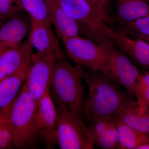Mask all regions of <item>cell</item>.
<instances>
[{"instance_id":"obj_1","label":"cell","mask_w":149,"mask_h":149,"mask_svg":"<svg viewBox=\"0 0 149 149\" xmlns=\"http://www.w3.org/2000/svg\"><path fill=\"white\" fill-rule=\"evenodd\" d=\"M82 77L88 85L86 119L88 121L114 116L133 95L100 72L83 70Z\"/></svg>"},{"instance_id":"obj_2","label":"cell","mask_w":149,"mask_h":149,"mask_svg":"<svg viewBox=\"0 0 149 149\" xmlns=\"http://www.w3.org/2000/svg\"><path fill=\"white\" fill-rule=\"evenodd\" d=\"M81 70L79 65L70 64L64 55L59 56L55 64L50 91L56 104L63 105L85 120L88 93L82 83Z\"/></svg>"},{"instance_id":"obj_3","label":"cell","mask_w":149,"mask_h":149,"mask_svg":"<svg viewBox=\"0 0 149 149\" xmlns=\"http://www.w3.org/2000/svg\"><path fill=\"white\" fill-rule=\"evenodd\" d=\"M37 108V104L24 83L8 112L15 148H30L37 144L39 140L36 123Z\"/></svg>"},{"instance_id":"obj_4","label":"cell","mask_w":149,"mask_h":149,"mask_svg":"<svg viewBox=\"0 0 149 149\" xmlns=\"http://www.w3.org/2000/svg\"><path fill=\"white\" fill-rule=\"evenodd\" d=\"M101 47L105 58V75L132 94L141 71L109 37L100 32L88 37Z\"/></svg>"},{"instance_id":"obj_5","label":"cell","mask_w":149,"mask_h":149,"mask_svg":"<svg viewBox=\"0 0 149 149\" xmlns=\"http://www.w3.org/2000/svg\"><path fill=\"white\" fill-rule=\"evenodd\" d=\"M56 105V145L61 149H95L92 134L85 120L63 105Z\"/></svg>"},{"instance_id":"obj_6","label":"cell","mask_w":149,"mask_h":149,"mask_svg":"<svg viewBox=\"0 0 149 149\" xmlns=\"http://www.w3.org/2000/svg\"><path fill=\"white\" fill-rule=\"evenodd\" d=\"M61 40L70 56L76 64L105 75L104 54L98 44L79 36Z\"/></svg>"},{"instance_id":"obj_7","label":"cell","mask_w":149,"mask_h":149,"mask_svg":"<svg viewBox=\"0 0 149 149\" xmlns=\"http://www.w3.org/2000/svg\"><path fill=\"white\" fill-rule=\"evenodd\" d=\"M63 55L64 54L61 48L52 50L30 67L25 84L37 104L50 90L56 61Z\"/></svg>"},{"instance_id":"obj_8","label":"cell","mask_w":149,"mask_h":149,"mask_svg":"<svg viewBox=\"0 0 149 149\" xmlns=\"http://www.w3.org/2000/svg\"><path fill=\"white\" fill-rule=\"evenodd\" d=\"M57 118L56 108L49 91L38 102L36 113L38 139L45 143L47 148H52L56 145Z\"/></svg>"},{"instance_id":"obj_9","label":"cell","mask_w":149,"mask_h":149,"mask_svg":"<svg viewBox=\"0 0 149 149\" xmlns=\"http://www.w3.org/2000/svg\"><path fill=\"white\" fill-rule=\"evenodd\" d=\"M104 34L109 37L130 60L149 69V43L140 39L133 40L117 29L106 24Z\"/></svg>"},{"instance_id":"obj_10","label":"cell","mask_w":149,"mask_h":149,"mask_svg":"<svg viewBox=\"0 0 149 149\" xmlns=\"http://www.w3.org/2000/svg\"><path fill=\"white\" fill-rule=\"evenodd\" d=\"M65 11L76 21L80 33L85 35L92 31L104 33L106 22L93 10L86 0H60Z\"/></svg>"},{"instance_id":"obj_11","label":"cell","mask_w":149,"mask_h":149,"mask_svg":"<svg viewBox=\"0 0 149 149\" xmlns=\"http://www.w3.org/2000/svg\"><path fill=\"white\" fill-rule=\"evenodd\" d=\"M29 35L31 61L33 63L41 59L48 52L60 48L50 23L31 19Z\"/></svg>"},{"instance_id":"obj_12","label":"cell","mask_w":149,"mask_h":149,"mask_svg":"<svg viewBox=\"0 0 149 149\" xmlns=\"http://www.w3.org/2000/svg\"><path fill=\"white\" fill-rule=\"evenodd\" d=\"M95 148L102 149H119L117 125L114 116L88 121Z\"/></svg>"},{"instance_id":"obj_13","label":"cell","mask_w":149,"mask_h":149,"mask_svg":"<svg viewBox=\"0 0 149 149\" xmlns=\"http://www.w3.org/2000/svg\"><path fill=\"white\" fill-rule=\"evenodd\" d=\"M0 27V49L7 51L23 43L29 32V24L24 14L10 19Z\"/></svg>"},{"instance_id":"obj_14","label":"cell","mask_w":149,"mask_h":149,"mask_svg":"<svg viewBox=\"0 0 149 149\" xmlns=\"http://www.w3.org/2000/svg\"><path fill=\"white\" fill-rule=\"evenodd\" d=\"M47 8L49 19L61 39L79 36L78 24L62 6L60 0H44Z\"/></svg>"},{"instance_id":"obj_15","label":"cell","mask_w":149,"mask_h":149,"mask_svg":"<svg viewBox=\"0 0 149 149\" xmlns=\"http://www.w3.org/2000/svg\"><path fill=\"white\" fill-rule=\"evenodd\" d=\"M31 61L29 35L18 47L6 51L0 56V80L30 64Z\"/></svg>"},{"instance_id":"obj_16","label":"cell","mask_w":149,"mask_h":149,"mask_svg":"<svg viewBox=\"0 0 149 149\" xmlns=\"http://www.w3.org/2000/svg\"><path fill=\"white\" fill-rule=\"evenodd\" d=\"M114 116L133 129L149 135V108L144 111L141 110L134 96Z\"/></svg>"},{"instance_id":"obj_17","label":"cell","mask_w":149,"mask_h":149,"mask_svg":"<svg viewBox=\"0 0 149 149\" xmlns=\"http://www.w3.org/2000/svg\"><path fill=\"white\" fill-rule=\"evenodd\" d=\"M27 65L17 72L0 80V112L8 109L17 97L30 69Z\"/></svg>"},{"instance_id":"obj_18","label":"cell","mask_w":149,"mask_h":149,"mask_svg":"<svg viewBox=\"0 0 149 149\" xmlns=\"http://www.w3.org/2000/svg\"><path fill=\"white\" fill-rule=\"evenodd\" d=\"M118 18L129 23L149 15V4L145 0H115Z\"/></svg>"},{"instance_id":"obj_19","label":"cell","mask_w":149,"mask_h":149,"mask_svg":"<svg viewBox=\"0 0 149 149\" xmlns=\"http://www.w3.org/2000/svg\"><path fill=\"white\" fill-rule=\"evenodd\" d=\"M117 125L120 149H137L149 143V135L131 128L114 116Z\"/></svg>"},{"instance_id":"obj_20","label":"cell","mask_w":149,"mask_h":149,"mask_svg":"<svg viewBox=\"0 0 149 149\" xmlns=\"http://www.w3.org/2000/svg\"><path fill=\"white\" fill-rule=\"evenodd\" d=\"M132 94L137 99L141 110L144 111L149 108V70L141 72Z\"/></svg>"},{"instance_id":"obj_21","label":"cell","mask_w":149,"mask_h":149,"mask_svg":"<svg viewBox=\"0 0 149 149\" xmlns=\"http://www.w3.org/2000/svg\"><path fill=\"white\" fill-rule=\"evenodd\" d=\"M22 5L31 19L50 23L47 6L44 0H20Z\"/></svg>"},{"instance_id":"obj_22","label":"cell","mask_w":149,"mask_h":149,"mask_svg":"<svg viewBox=\"0 0 149 149\" xmlns=\"http://www.w3.org/2000/svg\"><path fill=\"white\" fill-rule=\"evenodd\" d=\"M120 29L128 36L144 40L149 37V20L146 17L137 19Z\"/></svg>"},{"instance_id":"obj_23","label":"cell","mask_w":149,"mask_h":149,"mask_svg":"<svg viewBox=\"0 0 149 149\" xmlns=\"http://www.w3.org/2000/svg\"><path fill=\"white\" fill-rule=\"evenodd\" d=\"M26 12L20 0H0V26L10 19Z\"/></svg>"},{"instance_id":"obj_24","label":"cell","mask_w":149,"mask_h":149,"mask_svg":"<svg viewBox=\"0 0 149 149\" xmlns=\"http://www.w3.org/2000/svg\"><path fill=\"white\" fill-rule=\"evenodd\" d=\"M13 136L7 119L0 127V149H12Z\"/></svg>"},{"instance_id":"obj_25","label":"cell","mask_w":149,"mask_h":149,"mask_svg":"<svg viewBox=\"0 0 149 149\" xmlns=\"http://www.w3.org/2000/svg\"><path fill=\"white\" fill-rule=\"evenodd\" d=\"M91 6L93 10L105 22L109 24L111 21V18L106 13L104 9L96 0H86Z\"/></svg>"},{"instance_id":"obj_26","label":"cell","mask_w":149,"mask_h":149,"mask_svg":"<svg viewBox=\"0 0 149 149\" xmlns=\"http://www.w3.org/2000/svg\"><path fill=\"white\" fill-rule=\"evenodd\" d=\"M100 5L105 11L111 17V0H96Z\"/></svg>"},{"instance_id":"obj_27","label":"cell","mask_w":149,"mask_h":149,"mask_svg":"<svg viewBox=\"0 0 149 149\" xmlns=\"http://www.w3.org/2000/svg\"><path fill=\"white\" fill-rule=\"evenodd\" d=\"M9 108L5 111L0 112V127L7 119L8 112Z\"/></svg>"},{"instance_id":"obj_28","label":"cell","mask_w":149,"mask_h":149,"mask_svg":"<svg viewBox=\"0 0 149 149\" xmlns=\"http://www.w3.org/2000/svg\"><path fill=\"white\" fill-rule=\"evenodd\" d=\"M137 149H149V143H147L141 145Z\"/></svg>"},{"instance_id":"obj_29","label":"cell","mask_w":149,"mask_h":149,"mask_svg":"<svg viewBox=\"0 0 149 149\" xmlns=\"http://www.w3.org/2000/svg\"><path fill=\"white\" fill-rule=\"evenodd\" d=\"M6 52V51L3 50L1 49H0V56L1 55L3 54Z\"/></svg>"},{"instance_id":"obj_30","label":"cell","mask_w":149,"mask_h":149,"mask_svg":"<svg viewBox=\"0 0 149 149\" xmlns=\"http://www.w3.org/2000/svg\"><path fill=\"white\" fill-rule=\"evenodd\" d=\"M143 40L146 41V42H148V43H149V37L146 38V39H144Z\"/></svg>"},{"instance_id":"obj_31","label":"cell","mask_w":149,"mask_h":149,"mask_svg":"<svg viewBox=\"0 0 149 149\" xmlns=\"http://www.w3.org/2000/svg\"><path fill=\"white\" fill-rule=\"evenodd\" d=\"M145 1H146L147 2H148V3H149V1H148V0H145Z\"/></svg>"},{"instance_id":"obj_32","label":"cell","mask_w":149,"mask_h":149,"mask_svg":"<svg viewBox=\"0 0 149 149\" xmlns=\"http://www.w3.org/2000/svg\"><path fill=\"white\" fill-rule=\"evenodd\" d=\"M148 1H149V0H148Z\"/></svg>"}]
</instances>
